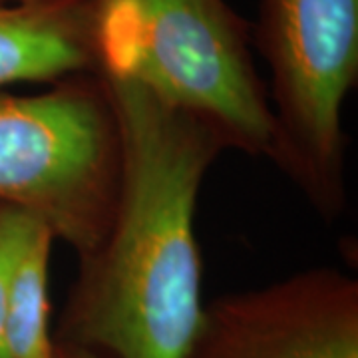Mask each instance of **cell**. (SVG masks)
<instances>
[{
    "instance_id": "3957f363",
    "label": "cell",
    "mask_w": 358,
    "mask_h": 358,
    "mask_svg": "<svg viewBox=\"0 0 358 358\" xmlns=\"http://www.w3.org/2000/svg\"><path fill=\"white\" fill-rule=\"evenodd\" d=\"M251 42L268 74L267 159L334 221L346 205L343 108L358 82V0H259Z\"/></svg>"
},
{
    "instance_id": "ba28073f",
    "label": "cell",
    "mask_w": 358,
    "mask_h": 358,
    "mask_svg": "<svg viewBox=\"0 0 358 358\" xmlns=\"http://www.w3.org/2000/svg\"><path fill=\"white\" fill-rule=\"evenodd\" d=\"M40 225H46L22 207L0 201V358H8L4 346V299L14 263Z\"/></svg>"
},
{
    "instance_id": "7a4b0ae2",
    "label": "cell",
    "mask_w": 358,
    "mask_h": 358,
    "mask_svg": "<svg viewBox=\"0 0 358 358\" xmlns=\"http://www.w3.org/2000/svg\"><path fill=\"white\" fill-rule=\"evenodd\" d=\"M98 72L154 90L225 150L268 157L273 114L251 22L225 0H94Z\"/></svg>"
},
{
    "instance_id": "30bf717a",
    "label": "cell",
    "mask_w": 358,
    "mask_h": 358,
    "mask_svg": "<svg viewBox=\"0 0 358 358\" xmlns=\"http://www.w3.org/2000/svg\"><path fill=\"white\" fill-rule=\"evenodd\" d=\"M34 2H44V0H0V6H16V4H34Z\"/></svg>"
},
{
    "instance_id": "6da1fadb",
    "label": "cell",
    "mask_w": 358,
    "mask_h": 358,
    "mask_svg": "<svg viewBox=\"0 0 358 358\" xmlns=\"http://www.w3.org/2000/svg\"><path fill=\"white\" fill-rule=\"evenodd\" d=\"M102 78L120 134L117 192L103 239L78 259L58 341L102 358H187L205 317L197 197L225 145L138 80Z\"/></svg>"
},
{
    "instance_id": "9c48e42d",
    "label": "cell",
    "mask_w": 358,
    "mask_h": 358,
    "mask_svg": "<svg viewBox=\"0 0 358 358\" xmlns=\"http://www.w3.org/2000/svg\"><path fill=\"white\" fill-rule=\"evenodd\" d=\"M52 358H102L100 355H96V352H92L88 348H84V346H78L72 345V343H62V341H58V343H54V355Z\"/></svg>"
},
{
    "instance_id": "8992f818",
    "label": "cell",
    "mask_w": 358,
    "mask_h": 358,
    "mask_svg": "<svg viewBox=\"0 0 358 358\" xmlns=\"http://www.w3.org/2000/svg\"><path fill=\"white\" fill-rule=\"evenodd\" d=\"M98 72L94 0L0 6V90Z\"/></svg>"
},
{
    "instance_id": "52a82bcc",
    "label": "cell",
    "mask_w": 358,
    "mask_h": 358,
    "mask_svg": "<svg viewBox=\"0 0 358 358\" xmlns=\"http://www.w3.org/2000/svg\"><path fill=\"white\" fill-rule=\"evenodd\" d=\"M56 237L40 225L14 263L4 299V346L8 358H52L50 257Z\"/></svg>"
},
{
    "instance_id": "5b68a950",
    "label": "cell",
    "mask_w": 358,
    "mask_h": 358,
    "mask_svg": "<svg viewBox=\"0 0 358 358\" xmlns=\"http://www.w3.org/2000/svg\"><path fill=\"white\" fill-rule=\"evenodd\" d=\"M187 358H358V285L310 268L205 308Z\"/></svg>"
},
{
    "instance_id": "277c9868",
    "label": "cell",
    "mask_w": 358,
    "mask_h": 358,
    "mask_svg": "<svg viewBox=\"0 0 358 358\" xmlns=\"http://www.w3.org/2000/svg\"><path fill=\"white\" fill-rule=\"evenodd\" d=\"M117 178L120 134L100 72L36 94L0 90V201L42 219L78 259L108 231Z\"/></svg>"
}]
</instances>
